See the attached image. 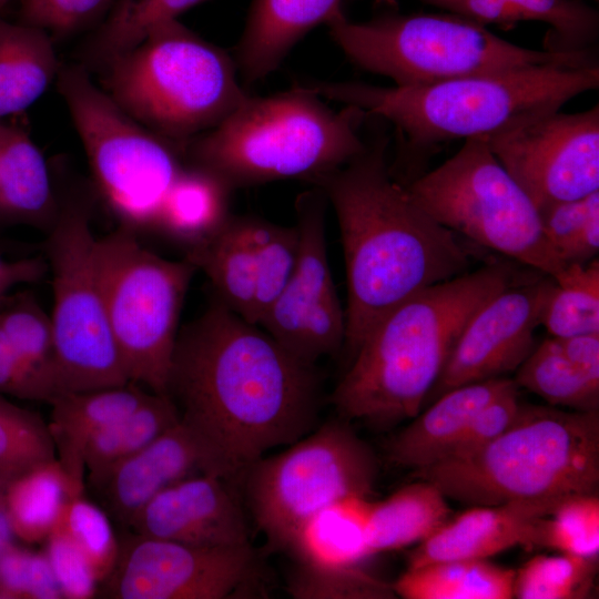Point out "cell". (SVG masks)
<instances>
[{"label": "cell", "mask_w": 599, "mask_h": 599, "mask_svg": "<svg viewBox=\"0 0 599 599\" xmlns=\"http://www.w3.org/2000/svg\"><path fill=\"white\" fill-rule=\"evenodd\" d=\"M217 298L179 331L166 396L229 484L278 446L314 429L319 405L315 365Z\"/></svg>", "instance_id": "1"}, {"label": "cell", "mask_w": 599, "mask_h": 599, "mask_svg": "<svg viewBox=\"0 0 599 599\" xmlns=\"http://www.w3.org/2000/svg\"><path fill=\"white\" fill-rule=\"evenodd\" d=\"M388 143L387 136L376 139L313 183L339 225L347 278L344 347L351 357L389 311L469 266L456 233L425 212L393 176Z\"/></svg>", "instance_id": "2"}, {"label": "cell", "mask_w": 599, "mask_h": 599, "mask_svg": "<svg viewBox=\"0 0 599 599\" xmlns=\"http://www.w3.org/2000/svg\"><path fill=\"white\" fill-rule=\"evenodd\" d=\"M529 275L507 262H489L389 311L366 334L332 394L341 417L378 429L415 417L474 313Z\"/></svg>", "instance_id": "3"}, {"label": "cell", "mask_w": 599, "mask_h": 599, "mask_svg": "<svg viewBox=\"0 0 599 599\" xmlns=\"http://www.w3.org/2000/svg\"><path fill=\"white\" fill-rule=\"evenodd\" d=\"M328 101L388 120L409 146L427 150L453 140L486 138L559 111L599 85V65H541L415 87L363 82L304 84Z\"/></svg>", "instance_id": "4"}, {"label": "cell", "mask_w": 599, "mask_h": 599, "mask_svg": "<svg viewBox=\"0 0 599 599\" xmlns=\"http://www.w3.org/2000/svg\"><path fill=\"white\" fill-rule=\"evenodd\" d=\"M365 116L354 105L332 109L304 84L267 97L250 94L189 142L184 156L231 191L287 179L313 184L364 150Z\"/></svg>", "instance_id": "5"}, {"label": "cell", "mask_w": 599, "mask_h": 599, "mask_svg": "<svg viewBox=\"0 0 599 599\" xmlns=\"http://www.w3.org/2000/svg\"><path fill=\"white\" fill-rule=\"evenodd\" d=\"M414 476L473 506L598 494L599 410L520 403L514 422L483 448L415 469Z\"/></svg>", "instance_id": "6"}, {"label": "cell", "mask_w": 599, "mask_h": 599, "mask_svg": "<svg viewBox=\"0 0 599 599\" xmlns=\"http://www.w3.org/2000/svg\"><path fill=\"white\" fill-rule=\"evenodd\" d=\"M102 90L130 116L184 148L223 121L250 94L234 58L177 19L102 68Z\"/></svg>", "instance_id": "7"}, {"label": "cell", "mask_w": 599, "mask_h": 599, "mask_svg": "<svg viewBox=\"0 0 599 599\" xmlns=\"http://www.w3.org/2000/svg\"><path fill=\"white\" fill-rule=\"evenodd\" d=\"M327 27L352 63L393 80L397 87L541 65H598L595 49H529L496 35L487 26L453 13L385 12L364 22H352L341 13Z\"/></svg>", "instance_id": "8"}, {"label": "cell", "mask_w": 599, "mask_h": 599, "mask_svg": "<svg viewBox=\"0 0 599 599\" xmlns=\"http://www.w3.org/2000/svg\"><path fill=\"white\" fill-rule=\"evenodd\" d=\"M405 186L438 223L480 246L554 280L568 266L532 201L480 138L465 140L451 158Z\"/></svg>", "instance_id": "9"}, {"label": "cell", "mask_w": 599, "mask_h": 599, "mask_svg": "<svg viewBox=\"0 0 599 599\" xmlns=\"http://www.w3.org/2000/svg\"><path fill=\"white\" fill-rule=\"evenodd\" d=\"M95 264L110 328L130 382L165 395L179 318L196 267L143 246L130 227L97 237Z\"/></svg>", "instance_id": "10"}, {"label": "cell", "mask_w": 599, "mask_h": 599, "mask_svg": "<svg viewBox=\"0 0 599 599\" xmlns=\"http://www.w3.org/2000/svg\"><path fill=\"white\" fill-rule=\"evenodd\" d=\"M57 78L104 200L126 227H155L183 152L124 112L84 65L60 67Z\"/></svg>", "instance_id": "11"}, {"label": "cell", "mask_w": 599, "mask_h": 599, "mask_svg": "<svg viewBox=\"0 0 599 599\" xmlns=\"http://www.w3.org/2000/svg\"><path fill=\"white\" fill-rule=\"evenodd\" d=\"M377 461L344 418L329 420L280 454L261 457L241 476L252 518L273 550H286L296 529L323 507L369 498Z\"/></svg>", "instance_id": "12"}, {"label": "cell", "mask_w": 599, "mask_h": 599, "mask_svg": "<svg viewBox=\"0 0 599 599\" xmlns=\"http://www.w3.org/2000/svg\"><path fill=\"white\" fill-rule=\"evenodd\" d=\"M95 238L88 212L79 204L60 213L49 236L53 291L51 399L64 393L131 383L108 319L95 264Z\"/></svg>", "instance_id": "13"}, {"label": "cell", "mask_w": 599, "mask_h": 599, "mask_svg": "<svg viewBox=\"0 0 599 599\" xmlns=\"http://www.w3.org/2000/svg\"><path fill=\"white\" fill-rule=\"evenodd\" d=\"M99 585L115 599H231L264 596V577L251 544L194 547L129 531Z\"/></svg>", "instance_id": "14"}, {"label": "cell", "mask_w": 599, "mask_h": 599, "mask_svg": "<svg viewBox=\"0 0 599 599\" xmlns=\"http://www.w3.org/2000/svg\"><path fill=\"white\" fill-rule=\"evenodd\" d=\"M539 212L599 191V108L550 112L483 138Z\"/></svg>", "instance_id": "15"}, {"label": "cell", "mask_w": 599, "mask_h": 599, "mask_svg": "<svg viewBox=\"0 0 599 599\" xmlns=\"http://www.w3.org/2000/svg\"><path fill=\"white\" fill-rule=\"evenodd\" d=\"M555 283L537 272L484 303L467 322L428 395L437 398L455 387L517 370L535 348V331Z\"/></svg>", "instance_id": "16"}, {"label": "cell", "mask_w": 599, "mask_h": 599, "mask_svg": "<svg viewBox=\"0 0 599 599\" xmlns=\"http://www.w3.org/2000/svg\"><path fill=\"white\" fill-rule=\"evenodd\" d=\"M129 530L194 547L251 544L241 504L229 483L210 473L191 475L163 489L135 515Z\"/></svg>", "instance_id": "17"}, {"label": "cell", "mask_w": 599, "mask_h": 599, "mask_svg": "<svg viewBox=\"0 0 599 599\" xmlns=\"http://www.w3.org/2000/svg\"><path fill=\"white\" fill-rule=\"evenodd\" d=\"M200 473H211L207 457L189 428L176 423L149 445L87 480L101 507L129 529L135 515L170 485Z\"/></svg>", "instance_id": "18"}, {"label": "cell", "mask_w": 599, "mask_h": 599, "mask_svg": "<svg viewBox=\"0 0 599 599\" xmlns=\"http://www.w3.org/2000/svg\"><path fill=\"white\" fill-rule=\"evenodd\" d=\"M562 501L476 506L443 524L408 555V568L453 559H487L512 547H544L547 517Z\"/></svg>", "instance_id": "19"}, {"label": "cell", "mask_w": 599, "mask_h": 599, "mask_svg": "<svg viewBox=\"0 0 599 599\" xmlns=\"http://www.w3.org/2000/svg\"><path fill=\"white\" fill-rule=\"evenodd\" d=\"M326 205L317 186L295 201L297 261L285 288L258 323L283 347L306 316L339 301L327 254Z\"/></svg>", "instance_id": "20"}, {"label": "cell", "mask_w": 599, "mask_h": 599, "mask_svg": "<svg viewBox=\"0 0 599 599\" xmlns=\"http://www.w3.org/2000/svg\"><path fill=\"white\" fill-rule=\"evenodd\" d=\"M343 0H252L235 48L241 79L252 83L275 71L315 27L343 13Z\"/></svg>", "instance_id": "21"}, {"label": "cell", "mask_w": 599, "mask_h": 599, "mask_svg": "<svg viewBox=\"0 0 599 599\" xmlns=\"http://www.w3.org/2000/svg\"><path fill=\"white\" fill-rule=\"evenodd\" d=\"M515 386L512 379L496 377L445 392L388 441V460L413 470L438 463L470 420Z\"/></svg>", "instance_id": "22"}, {"label": "cell", "mask_w": 599, "mask_h": 599, "mask_svg": "<svg viewBox=\"0 0 599 599\" xmlns=\"http://www.w3.org/2000/svg\"><path fill=\"white\" fill-rule=\"evenodd\" d=\"M142 386H121L64 393L53 397L48 423L57 459L74 493H84V448L98 432L125 417L150 395Z\"/></svg>", "instance_id": "23"}, {"label": "cell", "mask_w": 599, "mask_h": 599, "mask_svg": "<svg viewBox=\"0 0 599 599\" xmlns=\"http://www.w3.org/2000/svg\"><path fill=\"white\" fill-rule=\"evenodd\" d=\"M255 222L256 217L230 215L213 234L187 247L185 257L204 272L220 302L257 325L260 258Z\"/></svg>", "instance_id": "24"}, {"label": "cell", "mask_w": 599, "mask_h": 599, "mask_svg": "<svg viewBox=\"0 0 599 599\" xmlns=\"http://www.w3.org/2000/svg\"><path fill=\"white\" fill-rule=\"evenodd\" d=\"M372 500L346 497L307 518L294 532L286 550L298 564L317 568L359 566L370 557L367 520Z\"/></svg>", "instance_id": "25"}, {"label": "cell", "mask_w": 599, "mask_h": 599, "mask_svg": "<svg viewBox=\"0 0 599 599\" xmlns=\"http://www.w3.org/2000/svg\"><path fill=\"white\" fill-rule=\"evenodd\" d=\"M59 69L48 32L0 18V121L38 101Z\"/></svg>", "instance_id": "26"}, {"label": "cell", "mask_w": 599, "mask_h": 599, "mask_svg": "<svg viewBox=\"0 0 599 599\" xmlns=\"http://www.w3.org/2000/svg\"><path fill=\"white\" fill-rule=\"evenodd\" d=\"M54 205L47 162L20 128L0 121V215L42 224Z\"/></svg>", "instance_id": "27"}, {"label": "cell", "mask_w": 599, "mask_h": 599, "mask_svg": "<svg viewBox=\"0 0 599 599\" xmlns=\"http://www.w3.org/2000/svg\"><path fill=\"white\" fill-rule=\"evenodd\" d=\"M450 514L446 496L433 483L420 479L380 501H372L367 520L370 555L420 542Z\"/></svg>", "instance_id": "28"}, {"label": "cell", "mask_w": 599, "mask_h": 599, "mask_svg": "<svg viewBox=\"0 0 599 599\" xmlns=\"http://www.w3.org/2000/svg\"><path fill=\"white\" fill-rule=\"evenodd\" d=\"M515 572L487 559H453L407 568L392 586L405 599H509Z\"/></svg>", "instance_id": "29"}, {"label": "cell", "mask_w": 599, "mask_h": 599, "mask_svg": "<svg viewBox=\"0 0 599 599\" xmlns=\"http://www.w3.org/2000/svg\"><path fill=\"white\" fill-rule=\"evenodd\" d=\"M231 192L211 173L185 166L164 200L155 227L190 247L213 234L231 215Z\"/></svg>", "instance_id": "30"}, {"label": "cell", "mask_w": 599, "mask_h": 599, "mask_svg": "<svg viewBox=\"0 0 599 599\" xmlns=\"http://www.w3.org/2000/svg\"><path fill=\"white\" fill-rule=\"evenodd\" d=\"M74 494L59 460L38 464L12 477L6 501L12 534L27 544L44 542L63 505Z\"/></svg>", "instance_id": "31"}, {"label": "cell", "mask_w": 599, "mask_h": 599, "mask_svg": "<svg viewBox=\"0 0 599 599\" xmlns=\"http://www.w3.org/2000/svg\"><path fill=\"white\" fill-rule=\"evenodd\" d=\"M179 422L170 397L150 393L133 412L90 438L83 454L87 480L135 454Z\"/></svg>", "instance_id": "32"}, {"label": "cell", "mask_w": 599, "mask_h": 599, "mask_svg": "<svg viewBox=\"0 0 599 599\" xmlns=\"http://www.w3.org/2000/svg\"><path fill=\"white\" fill-rule=\"evenodd\" d=\"M516 372L518 387L537 394L551 406L599 410V382L573 365L552 336L535 347Z\"/></svg>", "instance_id": "33"}, {"label": "cell", "mask_w": 599, "mask_h": 599, "mask_svg": "<svg viewBox=\"0 0 599 599\" xmlns=\"http://www.w3.org/2000/svg\"><path fill=\"white\" fill-rule=\"evenodd\" d=\"M206 0H116L87 50L98 69L144 41L159 26Z\"/></svg>", "instance_id": "34"}, {"label": "cell", "mask_w": 599, "mask_h": 599, "mask_svg": "<svg viewBox=\"0 0 599 599\" xmlns=\"http://www.w3.org/2000/svg\"><path fill=\"white\" fill-rule=\"evenodd\" d=\"M544 308L541 325L552 337L599 333V262L569 264Z\"/></svg>", "instance_id": "35"}, {"label": "cell", "mask_w": 599, "mask_h": 599, "mask_svg": "<svg viewBox=\"0 0 599 599\" xmlns=\"http://www.w3.org/2000/svg\"><path fill=\"white\" fill-rule=\"evenodd\" d=\"M597 557L539 555L515 572L514 597L519 599L586 598L595 586Z\"/></svg>", "instance_id": "36"}, {"label": "cell", "mask_w": 599, "mask_h": 599, "mask_svg": "<svg viewBox=\"0 0 599 599\" xmlns=\"http://www.w3.org/2000/svg\"><path fill=\"white\" fill-rule=\"evenodd\" d=\"M522 21L549 26L544 50L577 52L595 49L599 37V13L583 0H508Z\"/></svg>", "instance_id": "37"}, {"label": "cell", "mask_w": 599, "mask_h": 599, "mask_svg": "<svg viewBox=\"0 0 599 599\" xmlns=\"http://www.w3.org/2000/svg\"><path fill=\"white\" fill-rule=\"evenodd\" d=\"M544 232L561 261L587 263L599 250V191L540 213Z\"/></svg>", "instance_id": "38"}, {"label": "cell", "mask_w": 599, "mask_h": 599, "mask_svg": "<svg viewBox=\"0 0 599 599\" xmlns=\"http://www.w3.org/2000/svg\"><path fill=\"white\" fill-rule=\"evenodd\" d=\"M55 458L49 425L0 394V471L14 477Z\"/></svg>", "instance_id": "39"}, {"label": "cell", "mask_w": 599, "mask_h": 599, "mask_svg": "<svg viewBox=\"0 0 599 599\" xmlns=\"http://www.w3.org/2000/svg\"><path fill=\"white\" fill-rule=\"evenodd\" d=\"M6 298V297H4ZM0 303V327L16 351L42 378L52 397L50 369L53 355V333L50 315L30 294H18Z\"/></svg>", "instance_id": "40"}, {"label": "cell", "mask_w": 599, "mask_h": 599, "mask_svg": "<svg viewBox=\"0 0 599 599\" xmlns=\"http://www.w3.org/2000/svg\"><path fill=\"white\" fill-rule=\"evenodd\" d=\"M58 521L82 550L100 583L112 571L119 554V539L106 511L82 493L67 499Z\"/></svg>", "instance_id": "41"}, {"label": "cell", "mask_w": 599, "mask_h": 599, "mask_svg": "<svg viewBox=\"0 0 599 599\" xmlns=\"http://www.w3.org/2000/svg\"><path fill=\"white\" fill-rule=\"evenodd\" d=\"M287 592L296 599L394 598L392 585L359 566L317 568L298 564L287 581Z\"/></svg>", "instance_id": "42"}, {"label": "cell", "mask_w": 599, "mask_h": 599, "mask_svg": "<svg viewBox=\"0 0 599 599\" xmlns=\"http://www.w3.org/2000/svg\"><path fill=\"white\" fill-rule=\"evenodd\" d=\"M255 234L260 258L256 297L260 323L293 274L298 254V232L295 225L283 226L256 217Z\"/></svg>", "instance_id": "43"}, {"label": "cell", "mask_w": 599, "mask_h": 599, "mask_svg": "<svg viewBox=\"0 0 599 599\" xmlns=\"http://www.w3.org/2000/svg\"><path fill=\"white\" fill-rule=\"evenodd\" d=\"M544 547L595 558L599 552V496L587 494L560 502L547 517Z\"/></svg>", "instance_id": "44"}, {"label": "cell", "mask_w": 599, "mask_h": 599, "mask_svg": "<svg viewBox=\"0 0 599 599\" xmlns=\"http://www.w3.org/2000/svg\"><path fill=\"white\" fill-rule=\"evenodd\" d=\"M59 585L44 552L12 542L0 551V599H60Z\"/></svg>", "instance_id": "45"}, {"label": "cell", "mask_w": 599, "mask_h": 599, "mask_svg": "<svg viewBox=\"0 0 599 599\" xmlns=\"http://www.w3.org/2000/svg\"><path fill=\"white\" fill-rule=\"evenodd\" d=\"M43 544V552L54 573L62 598H93L99 590V581L84 554L59 521Z\"/></svg>", "instance_id": "46"}, {"label": "cell", "mask_w": 599, "mask_h": 599, "mask_svg": "<svg viewBox=\"0 0 599 599\" xmlns=\"http://www.w3.org/2000/svg\"><path fill=\"white\" fill-rule=\"evenodd\" d=\"M112 0H20L19 22L68 37L98 19Z\"/></svg>", "instance_id": "47"}, {"label": "cell", "mask_w": 599, "mask_h": 599, "mask_svg": "<svg viewBox=\"0 0 599 599\" xmlns=\"http://www.w3.org/2000/svg\"><path fill=\"white\" fill-rule=\"evenodd\" d=\"M519 407L516 385L480 410L439 461L464 458L483 448L514 422Z\"/></svg>", "instance_id": "48"}, {"label": "cell", "mask_w": 599, "mask_h": 599, "mask_svg": "<svg viewBox=\"0 0 599 599\" xmlns=\"http://www.w3.org/2000/svg\"><path fill=\"white\" fill-rule=\"evenodd\" d=\"M0 394L48 403V390L37 370L16 351L0 327Z\"/></svg>", "instance_id": "49"}, {"label": "cell", "mask_w": 599, "mask_h": 599, "mask_svg": "<svg viewBox=\"0 0 599 599\" xmlns=\"http://www.w3.org/2000/svg\"><path fill=\"white\" fill-rule=\"evenodd\" d=\"M480 24L514 27L521 16L508 0H420Z\"/></svg>", "instance_id": "50"}, {"label": "cell", "mask_w": 599, "mask_h": 599, "mask_svg": "<svg viewBox=\"0 0 599 599\" xmlns=\"http://www.w3.org/2000/svg\"><path fill=\"white\" fill-rule=\"evenodd\" d=\"M555 338L573 365L591 379L599 382V333Z\"/></svg>", "instance_id": "51"}, {"label": "cell", "mask_w": 599, "mask_h": 599, "mask_svg": "<svg viewBox=\"0 0 599 599\" xmlns=\"http://www.w3.org/2000/svg\"><path fill=\"white\" fill-rule=\"evenodd\" d=\"M47 271L42 257H29L7 261L0 257V291L8 293L12 287L23 283L38 282Z\"/></svg>", "instance_id": "52"}, {"label": "cell", "mask_w": 599, "mask_h": 599, "mask_svg": "<svg viewBox=\"0 0 599 599\" xmlns=\"http://www.w3.org/2000/svg\"><path fill=\"white\" fill-rule=\"evenodd\" d=\"M12 477L0 471V551L13 542V534L7 512V486Z\"/></svg>", "instance_id": "53"}, {"label": "cell", "mask_w": 599, "mask_h": 599, "mask_svg": "<svg viewBox=\"0 0 599 599\" xmlns=\"http://www.w3.org/2000/svg\"><path fill=\"white\" fill-rule=\"evenodd\" d=\"M12 0H0V10L4 8Z\"/></svg>", "instance_id": "54"}, {"label": "cell", "mask_w": 599, "mask_h": 599, "mask_svg": "<svg viewBox=\"0 0 599 599\" xmlns=\"http://www.w3.org/2000/svg\"><path fill=\"white\" fill-rule=\"evenodd\" d=\"M6 293H3L2 291H0V303L2 302V300L6 297Z\"/></svg>", "instance_id": "55"}, {"label": "cell", "mask_w": 599, "mask_h": 599, "mask_svg": "<svg viewBox=\"0 0 599 599\" xmlns=\"http://www.w3.org/2000/svg\"><path fill=\"white\" fill-rule=\"evenodd\" d=\"M597 1V0H596Z\"/></svg>", "instance_id": "56"}]
</instances>
